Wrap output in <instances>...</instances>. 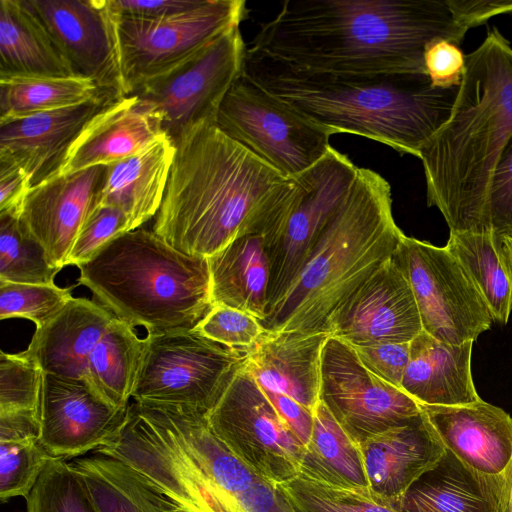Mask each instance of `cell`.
Returning a JSON list of instances; mask_svg holds the SVG:
<instances>
[{
    "label": "cell",
    "mask_w": 512,
    "mask_h": 512,
    "mask_svg": "<svg viewBox=\"0 0 512 512\" xmlns=\"http://www.w3.org/2000/svg\"><path fill=\"white\" fill-rule=\"evenodd\" d=\"M467 31L447 0H287L252 47L323 72L426 74L427 44Z\"/></svg>",
    "instance_id": "1"
},
{
    "label": "cell",
    "mask_w": 512,
    "mask_h": 512,
    "mask_svg": "<svg viewBox=\"0 0 512 512\" xmlns=\"http://www.w3.org/2000/svg\"><path fill=\"white\" fill-rule=\"evenodd\" d=\"M153 232L178 251L208 258L234 239L264 234L289 209L298 181L226 135L213 121L175 141Z\"/></svg>",
    "instance_id": "2"
},
{
    "label": "cell",
    "mask_w": 512,
    "mask_h": 512,
    "mask_svg": "<svg viewBox=\"0 0 512 512\" xmlns=\"http://www.w3.org/2000/svg\"><path fill=\"white\" fill-rule=\"evenodd\" d=\"M243 74L333 134L359 135L418 158L448 120L458 92L434 87L427 74L323 72L253 47Z\"/></svg>",
    "instance_id": "3"
},
{
    "label": "cell",
    "mask_w": 512,
    "mask_h": 512,
    "mask_svg": "<svg viewBox=\"0 0 512 512\" xmlns=\"http://www.w3.org/2000/svg\"><path fill=\"white\" fill-rule=\"evenodd\" d=\"M511 136L512 47L493 28L465 56L451 114L420 150L427 204L440 210L450 232H489V190Z\"/></svg>",
    "instance_id": "4"
},
{
    "label": "cell",
    "mask_w": 512,
    "mask_h": 512,
    "mask_svg": "<svg viewBox=\"0 0 512 512\" xmlns=\"http://www.w3.org/2000/svg\"><path fill=\"white\" fill-rule=\"evenodd\" d=\"M403 235L393 219L390 184L358 168L298 276L260 321L263 329L327 332L334 310L393 257Z\"/></svg>",
    "instance_id": "5"
},
{
    "label": "cell",
    "mask_w": 512,
    "mask_h": 512,
    "mask_svg": "<svg viewBox=\"0 0 512 512\" xmlns=\"http://www.w3.org/2000/svg\"><path fill=\"white\" fill-rule=\"evenodd\" d=\"M78 268L79 285L147 334L193 330L214 306L208 259L178 251L153 231L125 232Z\"/></svg>",
    "instance_id": "6"
},
{
    "label": "cell",
    "mask_w": 512,
    "mask_h": 512,
    "mask_svg": "<svg viewBox=\"0 0 512 512\" xmlns=\"http://www.w3.org/2000/svg\"><path fill=\"white\" fill-rule=\"evenodd\" d=\"M107 12L122 96L190 58L248 15L245 0H203L196 8L156 19Z\"/></svg>",
    "instance_id": "7"
},
{
    "label": "cell",
    "mask_w": 512,
    "mask_h": 512,
    "mask_svg": "<svg viewBox=\"0 0 512 512\" xmlns=\"http://www.w3.org/2000/svg\"><path fill=\"white\" fill-rule=\"evenodd\" d=\"M246 359L247 351L227 347L194 329L147 334L132 399L208 414Z\"/></svg>",
    "instance_id": "8"
},
{
    "label": "cell",
    "mask_w": 512,
    "mask_h": 512,
    "mask_svg": "<svg viewBox=\"0 0 512 512\" xmlns=\"http://www.w3.org/2000/svg\"><path fill=\"white\" fill-rule=\"evenodd\" d=\"M216 125L281 174L296 178L330 149L331 131L310 121L244 74L225 95Z\"/></svg>",
    "instance_id": "9"
},
{
    "label": "cell",
    "mask_w": 512,
    "mask_h": 512,
    "mask_svg": "<svg viewBox=\"0 0 512 512\" xmlns=\"http://www.w3.org/2000/svg\"><path fill=\"white\" fill-rule=\"evenodd\" d=\"M392 259L411 287L423 331L459 345L490 328L488 306L446 247L403 235Z\"/></svg>",
    "instance_id": "10"
},
{
    "label": "cell",
    "mask_w": 512,
    "mask_h": 512,
    "mask_svg": "<svg viewBox=\"0 0 512 512\" xmlns=\"http://www.w3.org/2000/svg\"><path fill=\"white\" fill-rule=\"evenodd\" d=\"M358 167L332 146L296 177L298 192L285 214L263 234L270 264L268 308L282 299L298 276L330 217L352 186Z\"/></svg>",
    "instance_id": "11"
},
{
    "label": "cell",
    "mask_w": 512,
    "mask_h": 512,
    "mask_svg": "<svg viewBox=\"0 0 512 512\" xmlns=\"http://www.w3.org/2000/svg\"><path fill=\"white\" fill-rule=\"evenodd\" d=\"M216 436L260 477L279 484L300 473L304 445L243 366L207 414Z\"/></svg>",
    "instance_id": "12"
},
{
    "label": "cell",
    "mask_w": 512,
    "mask_h": 512,
    "mask_svg": "<svg viewBox=\"0 0 512 512\" xmlns=\"http://www.w3.org/2000/svg\"><path fill=\"white\" fill-rule=\"evenodd\" d=\"M246 51L239 26H234L132 94L158 109L163 131L174 143L195 125L216 121L225 95L243 74Z\"/></svg>",
    "instance_id": "13"
},
{
    "label": "cell",
    "mask_w": 512,
    "mask_h": 512,
    "mask_svg": "<svg viewBox=\"0 0 512 512\" xmlns=\"http://www.w3.org/2000/svg\"><path fill=\"white\" fill-rule=\"evenodd\" d=\"M319 398L358 445L422 412L415 399L366 369L354 348L333 336L321 354Z\"/></svg>",
    "instance_id": "14"
},
{
    "label": "cell",
    "mask_w": 512,
    "mask_h": 512,
    "mask_svg": "<svg viewBox=\"0 0 512 512\" xmlns=\"http://www.w3.org/2000/svg\"><path fill=\"white\" fill-rule=\"evenodd\" d=\"M422 330L411 287L392 258L338 305L326 326L353 347L410 342Z\"/></svg>",
    "instance_id": "15"
},
{
    "label": "cell",
    "mask_w": 512,
    "mask_h": 512,
    "mask_svg": "<svg viewBox=\"0 0 512 512\" xmlns=\"http://www.w3.org/2000/svg\"><path fill=\"white\" fill-rule=\"evenodd\" d=\"M128 408L111 407L84 379L43 373L40 442L53 457L65 460L95 452L120 431Z\"/></svg>",
    "instance_id": "16"
},
{
    "label": "cell",
    "mask_w": 512,
    "mask_h": 512,
    "mask_svg": "<svg viewBox=\"0 0 512 512\" xmlns=\"http://www.w3.org/2000/svg\"><path fill=\"white\" fill-rule=\"evenodd\" d=\"M104 173L105 166L98 165L53 176L30 189L19 222L55 267L66 266L80 229L96 207Z\"/></svg>",
    "instance_id": "17"
},
{
    "label": "cell",
    "mask_w": 512,
    "mask_h": 512,
    "mask_svg": "<svg viewBox=\"0 0 512 512\" xmlns=\"http://www.w3.org/2000/svg\"><path fill=\"white\" fill-rule=\"evenodd\" d=\"M76 72L104 93L122 97L105 0H29Z\"/></svg>",
    "instance_id": "18"
},
{
    "label": "cell",
    "mask_w": 512,
    "mask_h": 512,
    "mask_svg": "<svg viewBox=\"0 0 512 512\" xmlns=\"http://www.w3.org/2000/svg\"><path fill=\"white\" fill-rule=\"evenodd\" d=\"M165 136L162 116L152 103L135 94L116 98L87 121L55 176L121 161Z\"/></svg>",
    "instance_id": "19"
},
{
    "label": "cell",
    "mask_w": 512,
    "mask_h": 512,
    "mask_svg": "<svg viewBox=\"0 0 512 512\" xmlns=\"http://www.w3.org/2000/svg\"><path fill=\"white\" fill-rule=\"evenodd\" d=\"M359 448L370 490L397 510L410 487L446 453L423 411L368 438Z\"/></svg>",
    "instance_id": "20"
},
{
    "label": "cell",
    "mask_w": 512,
    "mask_h": 512,
    "mask_svg": "<svg viewBox=\"0 0 512 512\" xmlns=\"http://www.w3.org/2000/svg\"><path fill=\"white\" fill-rule=\"evenodd\" d=\"M113 98L40 112L0 123V159L29 175L32 187L53 177L87 121Z\"/></svg>",
    "instance_id": "21"
},
{
    "label": "cell",
    "mask_w": 512,
    "mask_h": 512,
    "mask_svg": "<svg viewBox=\"0 0 512 512\" xmlns=\"http://www.w3.org/2000/svg\"><path fill=\"white\" fill-rule=\"evenodd\" d=\"M328 332L265 331L247 350L245 367L262 389L314 412L320 398L321 354Z\"/></svg>",
    "instance_id": "22"
},
{
    "label": "cell",
    "mask_w": 512,
    "mask_h": 512,
    "mask_svg": "<svg viewBox=\"0 0 512 512\" xmlns=\"http://www.w3.org/2000/svg\"><path fill=\"white\" fill-rule=\"evenodd\" d=\"M445 449L471 469L499 475L512 459V418L480 399L461 406L420 405Z\"/></svg>",
    "instance_id": "23"
},
{
    "label": "cell",
    "mask_w": 512,
    "mask_h": 512,
    "mask_svg": "<svg viewBox=\"0 0 512 512\" xmlns=\"http://www.w3.org/2000/svg\"><path fill=\"white\" fill-rule=\"evenodd\" d=\"M114 317L99 302L74 297L20 353L43 373L86 380L89 355Z\"/></svg>",
    "instance_id": "24"
},
{
    "label": "cell",
    "mask_w": 512,
    "mask_h": 512,
    "mask_svg": "<svg viewBox=\"0 0 512 512\" xmlns=\"http://www.w3.org/2000/svg\"><path fill=\"white\" fill-rule=\"evenodd\" d=\"M473 343H445L422 330L410 341L401 389L420 405L461 406L479 401L471 373Z\"/></svg>",
    "instance_id": "25"
},
{
    "label": "cell",
    "mask_w": 512,
    "mask_h": 512,
    "mask_svg": "<svg viewBox=\"0 0 512 512\" xmlns=\"http://www.w3.org/2000/svg\"><path fill=\"white\" fill-rule=\"evenodd\" d=\"M175 145L165 136L144 151L105 166L96 206H111L127 218L129 231L155 216L161 206Z\"/></svg>",
    "instance_id": "26"
},
{
    "label": "cell",
    "mask_w": 512,
    "mask_h": 512,
    "mask_svg": "<svg viewBox=\"0 0 512 512\" xmlns=\"http://www.w3.org/2000/svg\"><path fill=\"white\" fill-rule=\"evenodd\" d=\"M502 473L477 472L446 450L407 491L400 512H496Z\"/></svg>",
    "instance_id": "27"
},
{
    "label": "cell",
    "mask_w": 512,
    "mask_h": 512,
    "mask_svg": "<svg viewBox=\"0 0 512 512\" xmlns=\"http://www.w3.org/2000/svg\"><path fill=\"white\" fill-rule=\"evenodd\" d=\"M26 0H0V76H78Z\"/></svg>",
    "instance_id": "28"
},
{
    "label": "cell",
    "mask_w": 512,
    "mask_h": 512,
    "mask_svg": "<svg viewBox=\"0 0 512 512\" xmlns=\"http://www.w3.org/2000/svg\"><path fill=\"white\" fill-rule=\"evenodd\" d=\"M207 259L213 305L232 307L262 321L270 279L263 234L238 237Z\"/></svg>",
    "instance_id": "29"
},
{
    "label": "cell",
    "mask_w": 512,
    "mask_h": 512,
    "mask_svg": "<svg viewBox=\"0 0 512 512\" xmlns=\"http://www.w3.org/2000/svg\"><path fill=\"white\" fill-rule=\"evenodd\" d=\"M299 474L329 485L370 490L359 445L321 400L313 412V429Z\"/></svg>",
    "instance_id": "30"
},
{
    "label": "cell",
    "mask_w": 512,
    "mask_h": 512,
    "mask_svg": "<svg viewBox=\"0 0 512 512\" xmlns=\"http://www.w3.org/2000/svg\"><path fill=\"white\" fill-rule=\"evenodd\" d=\"M143 349L144 338L114 317L91 351L86 381L111 407H129Z\"/></svg>",
    "instance_id": "31"
},
{
    "label": "cell",
    "mask_w": 512,
    "mask_h": 512,
    "mask_svg": "<svg viewBox=\"0 0 512 512\" xmlns=\"http://www.w3.org/2000/svg\"><path fill=\"white\" fill-rule=\"evenodd\" d=\"M39 415L34 412L0 413V500L30 493L53 457L39 439Z\"/></svg>",
    "instance_id": "32"
},
{
    "label": "cell",
    "mask_w": 512,
    "mask_h": 512,
    "mask_svg": "<svg viewBox=\"0 0 512 512\" xmlns=\"http://www.w3.org/2000/svg\"><path fill=\"white\" fill-rule=\"evenodd\" d=\"M501 246L491 232H450L445 247L463 267L493 321L506 324L512 311V284Z\"/></svg>",
    "instance_id": "33"
},
{
    "label": "cell",
    "mask_w": 512,
    "mask_h": 512,
    "mask_svg": "<svg viewBox=\"0 0 512 512\" xmlns=\"http://www.w3.org/2000/svg\"><path fill=\"white\" fill-rule=\"evenodd\" d=\"M103 96L110 97L94 81L81 75L0 76V123L80 105Z\"/></svg>",
    "instance_id": "34"
},
{
    "label": "cell",
    "mask_w": 512,
    "mask_h": 512,
    "mask_svg": "<svg viewBox=\"0 0 512 512\" xmlns=\"http://www.w3.org/2000/svg\"><path fill=\"white\" fill-rule=\"evenodd\" d=\"M70 463L83 478L100 512H164L123 462L95 453Z\"/></svg>",
    "instance_id": "35"
},
{
    "label": "cell",
    "mask_w": 512,
    "mask_h": 512,
    "mask_svg": "<svg viewBox=\"0 0 512 512\" xmlns=\"http://www.w3.org/2000/svg\"><path fill=\"white\" fill-rule=\"evenodd\" d=\"M276 485L294 512H400L371 490L329 485L302 474Z\"/></svg>",
    "instance_id": "36"
},
{
    "label": "cell",
    "mask_w": 512,
    "mask_h": 512,
    "mask_svg": "<svg viewBox=\"0 0 512 512\" xmlns=\"http://www.w3.org/2000/svg\"><path fill=\"white\" fill-rule=\"evenodd\" d=\"M60 270L51 264L41 244L22 229L17 216L0 214V281L54 284Z\"/></svg>",
    "instance_id": "37"
},
{
    "label": "cell",
    "mask_w": 512,
    "mask_h": 512,
    "mask_svg": "<svg viewBox=\"0 0 512 512\" xmlns=\"http://www.w3.org/2000/svg\"><path fill=\"white\" fill-rule=\"evenodd\" d=\"M25 499L27 512H100L81 475L61 458L48 462Z\"/></svg>",
    "instance_id": "38"
},
{
    "label": "cell",
    "mask_w": 512,
    "mask_h": 512,
    "mask_svg": "<svg viewBox=\"0 0 512 512\" xmlns=\"http://www.w3.org/2000/svg\"><path fill=\"white\" fill-rule=\"evenodd\" d=\"M71 289L0 281V319L24 318L39 328L74 298Z\"/></svg>",
    "instance_id": "39"
},
{
    "label": "cell",
    "mask_w": 512,
    "mask_h": 512,
    "mask_svg": "<svg viewBox=\"0 0 512 512\" xmlns=\"http://www.w3.org/2000/svg\"><path fill=\"white\" fill-rule=\"evenodd\" d=\"M42 371L21 353H0V413L39 414Z\"/></svg>",
    "instance_id": "40"
},
{
    "label": "cell",
    "mask_w": 512,
    "mask_h": 512,
    "mask_svg": "<svg viewBox=\"0 0 512 512\" xmlns=\"http://www.w3.org/2000/svg\"><path fill=\"white\" fill-rule=\"evenodd\" d=\"M194 330L227 347L245 351L252 347L264 332L257 318L224 305H214Z\"/></svg>",
    "instance_id": "41"
},
{
    "label": "cell",
    "mask_w": 512,
    "mask_h": 512,
    "mask_svg": "<svg viewBox=\"0 0 512 512\" xmlns=\"http://www.w3.org/2000/svg\"><path fill=\"white\" fill-rule=\"evenodd\" d=\"M129 231L126 216L111 206H96L84 222L74 242L67 265L79 266L112 239Z\"/></svg>",
    "instance_id": "42"
},
{
    "label": "cell",
    "mask_w": 512,
    "mask_h": 512,
    "mask_svg": "<svg viewBox=\"0 0 512 512\" xmlns=\"http://www.w3.org/2000/svg\"><path fill=\"white\" fill-rule=\"evenodd\" d=\"M486 218L488 231L497 240L512 239V136L493 174Z\"/></svg>",
    "instance_id": "43"
},
{
    "label": "cell",
    "mask_w": 512,
    "mask_h": 512,
    "mask_svg": "<svg viewBox=\"0 0 512 512\" xmlns=\"http://www.w3.org/2000/svg\"><path fill=\"white\" fill-rule=\"evenodd\" d=\"M353 348L366 369L383 381L401 389L410 358V342L374 344Z\"/></svg>",
    "instance_id": "44"
},
{
    "label": "cell",
    "mask_w": 512,
    "mask_h": 512,
    "mask_svg": "<svg viewBox=\"0 0 512 512\" xmlns=\"http://www.w3.org/2000/svg\"><path fill=\"white\" fill-rule=\"evenodd\" d=\"M424 65L434 87H459L465 70V56L458 45L446 39H436L425 47Z\"/></svg>",
    "instance_id": "45"
},
{
    "label": "cell",
    "mask_w": 512,
    "mask_h": 512,
    "mask_svg": "<svg viewBox=\"0 0 512 512\" xmlns=\"http://www.w3.org/2000/svg\"><path fill=\"white\" fill-rule=\"evenodd\" d=\"M203 0H105L107 10L115 16L156 19L198 7Z\"/></svg>",
    "instance_id": "46"
},
{
    "label": "cell",
    "mask_w": 512,
    "mask_h": 512,
    "mask_svg": "<svg viewBox=\"0 0 512 512\" xmlns=\"http://www.w3.org/2000/svg\"><path fill=\"white\" fill-rule=\"evenodd\" d=\"M32 188L29 175L17 164L0 159V214L19 218L26 197Z\"/></svg>",
    "instance_id": "47"
},
{
    "label": "cell",
    "mask_w": 512,
    "mask_h": 512,
    "mask_svg": "<svg viewBox=\"0 0 512 512\" xmlns=\"http://www.w3.org/2000/svg\"><path fill=\"white\" fill-rule=\"evenodd\" d=\"M456 22L470 29L493 16L512 12V0H447Z\"/></svg>",
    "instance_id": "48"
},
{
    "label": "cell",
    "mask_w": 512,
    "mask_h": 512,
    "mask_svg": "<svg viewBox=\"0 0 512 512\" xmlns=\"http://www.w3.org/2000/svg\"><path fill=\"white\" fill-rule=\"evenodd\" d=\"M261 390L294 435L305 446L313 429V412L284 394L262 388Z\"/></svg>",
    "instance_id": "49"
},
{
    "label": "cell",
    "mask_w": 512,
    "mask_h": 512,
    "mask_svg": "<svg viewBox=\"0 0 512 512\" xmlns=\"http://www.w3.org/2000/svg\"><path fill=\"white\" fill-rule=\"evenodd\" d=\"M496 512H512V459L502 472V484Z\"/></svg>",
    "instance_id": "50"
},
{
    "label": "cell",
    "mask_w": 512,
    "mask_h": 512,
    "mask_svg": "<svg viewBox=\"0 0 512 512\" xmlns=\"http://www.w3.org/2000/svg\"><path fill=\"white\" fill-rule=\"evenodd\" d=\"M501 256L512 284V239L502 241Z\"/></svg>",
    "instance_id": "51"
}]
</instances>
